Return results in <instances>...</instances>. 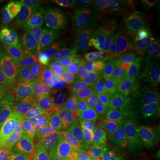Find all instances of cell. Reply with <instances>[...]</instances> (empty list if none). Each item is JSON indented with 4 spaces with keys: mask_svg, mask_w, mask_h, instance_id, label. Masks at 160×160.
<instances>
[{
    "mask_svg": "<svg viewBox=\"0 0 160 160\" xmlns=\"http://www.w3.org/2000/svg\"><path fill=\"white\" fill-rule=\"evenodd\" d=\"M7 69V91L9 96L22 109H29L34 98L48 82L50 73L41 64L22 25L12 27L2 41Z\"/></svg>",
    "mask_w": 160,
    "mask_h": 160,
    "instance_id": "4",
    "label": "cell"
},
{
    "mask_svg": "<svg viewBox=\"0 0 160 160\" xmlns=\"http://www.w3.org/2000/svg\"><path fill=\"white\" fill-rule=\"evenodd\" d=\"M157 29H112L87 22L80 46L62 68L61 87L73 102L96 100L116 71Z\"/></svg>",
    "mask_w": 160,
    "mask_h": 160,
    "instance_id": "1",
    "label": "cell"
},
{
    "mask_svg": "<svg viewBox=\"0 0 160 160\" xmlns=\"http://www.w3.org/2000/svg\"><path fill=\"white\" fill-rule=\"evenodd\" d=\"M149 105H160V30L126 59L94 100L100 114H121Z\"/></svg>",
    "mask_w": 160,
    "mask_h": 160,
    "instance_id": "2",
    "label": "cell"
},
{
    "mask_svg": "<svg viewBox=\"0 0 160 160\" xmlns=\"http://www.w3.org/2000/svg\"><path fill=\"white\" fill-rule=\"evenodd\" d=\"M78 160H142L130 133L114 114L89 119L80 144Z\"/></svg>",
    "mask_w": 160,
    "mask_h": 160,
    "instance_id": "5",
    "label": "cell"
},
{
    "mask_svg": "<svg viewBox=\"0 0 160 160\" xmlns=\"http://www.w3.org/2000/svg\"><path fill=\"white\" fill-rule=\"evenodd\" d=\"M78 7L89 22L112 29H157L160 0H86Z\"/></svg>",
    "mask_w": 160,
    "mask_h": 160,
    "instance_id": "7",
    "label": "cell"
},
{
    "mask_svg": "<svg viewBox=\"0 0 160 160\" xmlns=\"http://www.w3.org/2000/svg\"><path fill=\"white\" fill-rule=\"evenodd\" d=\"M0 160H78V155L66 123L45 114L43 130L34 142L14 144L0 135Z\"/></svg>",
    "mask_w": 160,
    "mask_h": 160,
    "instance_id": "6",
    "label": "cell"
},
{
    "mask_svg": "<svg viewBox=\"0 0 160 160\" xmlns=\"http://www.w3.org/2000/svg\"><path fill=\"white\" fill-rule=\"evenodd\" d=\"M87 22L78 6H45L32 12L22 29L41 64L52 75L73 57Z\"/></svg>",
    "mask_w": 160,
    "mask_h": 160,
    "instance_id": "3",
    "label": "cell"
},
{
    "mask_svg": "<svg viewBox=\"0 0 160 160\" xmlns=\"http://www.w3.org/2000/svg\"><path fill=\"white\" fill-rule=\"evenodd\" d=\"M130 133L142 160H160V105L114 114Z\"/></svg>",
    "mask_w": 160,
    "mask_h": 160,
    "instance_id": "8",
    "label": "cell"
}]
</instances>
